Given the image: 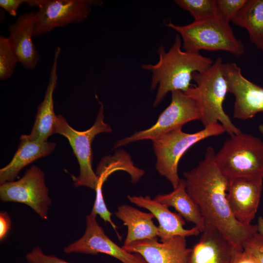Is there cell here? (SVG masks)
Returning a JSON list of instances; mask_svg holds the SVG:
<instances>
[{
	"label": "cell",
	"instance_id": "obj_28",
	"mask_svg": "<svg viewBox=\"0 0 263 263\" xmlns=\"http://www.w3.org/2000/svg\"><path fill=\"white\" fill-rule=\"evenodd\" d=\"M28 263H71L54 255H46L39 247H34L26 256Z\"/></svg>",
	"mask_w": 263,
	"mask_h": 263
},
{
	"label": "cell",
	"instance_id": "obj_9",
	"mask_svg": "<svg viewBox=\"0 0 263 263\" xmlns=\"http://www.w3.org/2000/svg\"><path fill=\"white\" fill-rule=\"evenodd\" d=\"M200 119L199 111L194 101L184 92H172L169 105L161 113L157 122L153 126L118 140L113 149L134 141L143 140L152 141L171 131L182 128L184 125L190 121Z\"/></svg>",
	"mask_w": 263,
	"mask_h": 263
},
{
	"label": "cell",
	"instance_id": "obj_25",
	"mask_svg": "<svg viewBox=\"0 0 263 263\" xmlns=\"http://www.w3.org/2000/svg\"><path fill=\"white\" fill-rule=\"evenodd\" d=\"M18 60L7 37H0V79L5 80L12 75Z\"/></svg>",
	"mask_w": 263,
	"mask_h": 263
},
{
	"label": "cell",
	"instance_id": "obj_13",
	"mask_svg": "<svg viewBox=\"0 0 263 263\" xmlns=\"http://www.w3.org/2000/svg\"><path fill=\"white\" fill-rule=\"evenodd\" d=\"M228 92L235 97L233 116L246 120L263 112V88L246 79L241 69L234 67L225 74Z\"/></svg>",
	"mask_w": 263,
	"mask_h": 263
},
{
	"label": "cell",
	"instance_id": "obj_19",
	"mask_svg": "<svg viewBox=\"0 0 263 263\" xmlns=\"http://www.w3.org/2000/svg\"><path fill=\"white\" fill-rule=\"evenodd\" d=\"M19 148L10 163L0 169V183L12 182L20 171L33 161L49 155L56 148L54 142L32 141L26 135L20 137Z\"/></svg>",
	"mask_w": 263,
	"mask_h": 263
},
{
	"label": "cell",
	"instance_id": "obj_4",
	"mask_svg": "<svg viewBox=\"0 0 263 263\" xmlns=\"http://www.w3.org/2000/svg\"><path fill=\"white\" fill-rule=\"evenodd\" d=\"M166 25L178 33L185 51L199 53L201 50L224 51L236 56L244 53V46L235 36L229 22L217 15L185 25L171 22Z\"/></svg>",
	"mask_w": 263,
	"mask_h": 263
},
{
	"label": "cell",
	"instance_id": "obj_18",
	"mask_svg": "<svg viewBox=\"0 0 263 263\" xmlns=\"http://www.w3.org/2000/svg\"><path fill=\"white\" fill-rule=\"evenodd\" d=\"M60 52V48L56 47L44 99L38 107L31 132L29 134L26 135L28 138L32 141H47L48 137L55 133L57 115L54 110L53 93L58 80L57 68Z\"/></svg>",
	"mask_w": 263,
	"mask_h": 263
},
{
	"label": "cell",
	"instance_id": "obj_23",
	"mask_svg": "<svg viewBox=\"0 0 263 263\" xmlns=\"http://www.w3.org/2000/svg\"><path fill=\"white\" fill-rule=\"evenodd\" d=\"M117 170L127 172L131 177V182H137L144 175V170L134 166L130 156L125 151L118 150L113 156L103 158L97 166L96 174L98 181L104 182L108 177Z\"/></svg>",
	"mask_w": 263,
	"mask_h": 263
},
{
	"label": "cell",
	"instance_id": "obj_20",
	"mask_svg": "<svg viewBox=\"0 0 263 263\" xmlns=\"http://www.w3.org/2000/svg\"><path fill=\"white\" fill-rule=\"evenodd\" d=\"M116 216L127 227V234L124 245L142 240L150 239L158 237V227L153 223L154 215L128 205L117 207Z\"/></svg>",
	"mask_w": 263,
	"mask_h": 263
},
{
	"label": "cell",
	"instance_id": "obj_32",
	"mask_svg": "<svg viewBox=\"0 0 263 263\" xmlns=\"http://www.w3.org/2000/svg\"><path fill=\"white\" fill-rule=\"evenodd\" d=\"M258 232L263 236V218L260 217L257 224Z\"/></svg>",
	"mask_w": 263,
	"mask_h": 263
},
{
	"label": "cell",
	"instance_id": "obj_22",
	"mask_svg": "<svg viewBox=\"0 0 263 263\" xmlns=\"http://www.w3.org/2000/svg\"><path fill=\"white\" fill-rule=\"evenodd\" d=\"M231 21L247 30L251 42L263 54V0H246Z\"/></svg>",
	"mask_w": 263,
	"mask_h": 263
},
{
	"label": "cell",
	"instance_id": "obj_3",
	"mask_svg": "<svg viewBox=\"0 0 263 263\" xmlns=\"http://www.w3.org/2000/svg\"><path fill=\"white\" fill-rule=\"evenodd\" d=\"M223 63L222 59L218 57L206 71L194 73L193 79L196 86H191L184 93L196 104L204 127L220 123L225 132L232 135L241 131L234 125L223 109V102L228 93Z\"/></svg>",
	"mask_w": 263,
	"mask_h": 263
},
{
	"label": "cell",
	"instance_id": "obj_7",
	"mask_svg": "<svg viewBox=\"0 0 263 263\" xmlns=\"http://www.w3.org/2000/svg\"><path fill=\"white\" fill-rule=\"evenodd\" d=\"M100 107L94 125L88 130L78 131L74 129L61 115L56 116L55 133L65 137L68 140L79 166V174L72 179L75 187H86L95 190L98 178L92 167V145L94 137L102 132H112L111 126L104 122V106L95 96Z\"/></svg>",
	"mask_w": 263,
	"mask_h": 263
},
{
	"label": "cell",
	"instance_id": "obj_15",
	"mask_svg": "<svg viewBox=\"0 0 263 263\" xmlns=\"http://www.w3.org/2000/svg\"><path fill=\"white\" fill-rule=\"evenodd\" d=\"M187 263H231L237 251L214 226L206 224Z\"/></svg>",
	"mask_w": 263,
	"mask_h": 263
},
{
	"label": "cell",
	"instance_id": "obj_10",
	"mask_svg": "<svg viewBox=\"0 0 263 263\" xmlns=\"http://www.w3.org/2000/svg\"><path fill=\"white\" fill-rule=\"evenodd\" d=\"M0 198L4 202L26 204L42 219H47L52 203L45 185L44 173L36 166L27 169L19 180L0 184Z\"/></svg>",
	"mask_w": 263,
	"mask_h": 263
},
{
	"label": "cell",
	"instance_id": "obj_24",
	"mask_svg": "<svg viewBox=\"0 0 263 263\" xmlns=\"http://www.w3.org/2000/svg\"><path fill=\"white\" fill-rule=\"evenodd\" d=\"M174 2L182 9L188 11L194 21L217 16L216 0H175Z\"/></svg>",
	"mask_w": 263,
	"mask_h": 263
},
{
	"label": "cell",
	"instance_id": "obj_6",
	"mask_svg": "<svg viewBox=\"0 0 263 263\" xmlns=\"http://www.w3.org/2000/svg\"><path fill=\"white\" fill-rule=\"evenodd\" d=\"M225 132L222 125L217 123L193 133L184 132L182 128H177L154 139L156 170L171 184L173 188H176L181 180L178 173V164L184 153L199 141Z\"/></svg>",
	"mask_w": 263,
	"mask_h": 263
},
{
	"label": "cell",
	"instance_id": "obj_21",
	"mask_svg": "<svg viewBox=\"0 0 263 263\" xmlns=\"http://www.w3.org/2000/svg\"><path fill=\"white\" fill-rule=\"evenodd\" d=\"M154 199L173 207L186 222L193 223L201 232L204 230L205 222L198 206L187 193L184 179H181L178 186L171 192L158 194Z\"/></svg>",
	"mask_w": 263,
	"mask_h": 263
},
{
	"label": "cell",
	"instance_id": "obj_5",
	"mask_svg": "<svg viewBox=\"0 0 263 263\" xmlns=\"http://www.w3.org/2000/svg\"><path fill=\"white\" fill-rule=\"evenodd\" d=\"M215 160L221 172L228 179H263V141L242 132L230 135L216 153Z\"/></svg>",
	"mask_w": 263,
	"mask_h": 263
},
{
	"label": "cell",
	"instance_id": "obj_26",
	"mask_svg": "<svg viewBox=\"0 0 263 263\" xmlns=\"http://www.w3.org/2000/svg\"><path fill=\"white\" fill-rule=\"evenodd\" d=\"M246 0H216L217 15L230 22Z\"/></svg>",
	"mask_w": 263,
	"mask_h": 263
},
{
	"label": "cell",
	"instance_id": "obj_31",
	"mask_svg": "<svg viewBox=\"0 0 263 263\" xmlns=\"http://www.w3.org/2000/svg\"><path fill=\"white\" fill-rule=\"evenodd\" d=\"M231 263H257L255 257L248 251H237Z\"/></svg>",
	"mask_w": 263,
	"mask_h": 263
},
{
	"label": "cell",
	"instance_id": "obj_33",
	"mask_svg": "<svg viewBox=\"0 0 263 263\" xmlns=\"http://www.w3.org/2000/svg\"><path fill=\"white\" fill-rule=\"evenodd\" d=\"M259 130L261 133L263 135V124H260L259 125Z\"/></svg>",
	"mask_w": 263,
	"mask_h": 263
},
{
	"label": "cell",
	"instance_id": "obj_16",
	"mask_svg": "<svg viewBox=\"0 0 263 263\" xmlns=\"http://www.w3.org/2000/svg\"><path fill=\"white\" fill-rule=\"evenodd\" d=\"M35 13L20 15L8 27L7 38L11 48L18 62L26 69H34L39 60V56L33 43Z\"/></svg>",
	"mask_w": 263,
	"mask_h": 263
},
{
	"label": "cell",
	"instance_id": "obj_8",
	"mask_svg": "<svg viewBox=\"0 0 263 263\" xmlns=\"http://www.w3.org/2000/svg\"><path fill=\"white\" fill-rule=\"evenodd\" d=\"M103 3L101 0H29L30 6L38 9L35 13L33 36L80 23L88 18L93 7Z\"/></svg>",
	"mask_w": 263,
	"mask_h": 263
},
{
	"label": "cell",
	"instance_id": "obj_11",
	"mask_svg": "<svg viewBox=\"0 0 263 263\" xmlns=\"http://www.w3.org/2000/svg\"><path fill=\"white\" fill-rule=\"evenodd\" d=\"M96 216L92 211L87 216L84 235L64 248L65 254L96 255L103 253L116 258L122 263H147L138 254L130 253L111 240L97 223Z\"/></svg>",
	"mask_w": 263,
	"mask_h": 263
},
{
	"label": "cell",
	"instance_id": "obj_17",
	"mask_svg": "<svg viewBox=\"0 0 263 263\" xmlns=\"http://www.w3.org/2000/svg\"><path fill=\"white\" fill-rule=\"evenodd\" d=\"M128 199L132 203L149 210L158 220V237L160 238V241L175 236L185 238L190 236H196L201 232L195 226L191 229L184 228L186 222L181 216L171 212L167 205L151 199L148 195H128Z\"/></svg>",
	"mask_w": 263,
	"mask_h": 263
},
{
	"label": "cell",
	"instance_id": "obj_1",
	"mask_svg": "<svg viewBox=\"0 0 263 263\" xmlns=\"http://www.w3.org/2000/svg\"><path fill=\"white\" fill-rule=\"evenodd\" d=\"M214 149L208 147L203 160L183 173L186 190L198 206L206 224L216 228L239 251L258 232L256 225H244L233 215L227 199L229 179L218 168Z\"/></svg>",
	"mask_w": 263,
	"mask_h": 263
},
{
	"label": "cell",
	"instance_id": "obj_12",
	"mask_svg": "<svg viewBox=\"0 0 263 263\" xmlns=\"http://www.w3.org/2000/svg\"><path fill=\"white\" fill-rule=\"evenodd\" d=\"M263 188V179L239 177L229 179L227 199L234 218L249 225L257 212Z\"/></svg>",
	"mask_w": 263,
	"mask_h": 263
},
{
	"label": "cell",
	"instance_id": "obj_27",
	"mask_svg": "<svg viewBox=\"0 0 263 263\" xmlns=\"http://www.w3.org/2000/svg\"><path fill=\"white\" fill-rule=\"evenodd\" d=\"M243 249L250 252L257 263H263V236L258 232L247 240Z\"/></svg>",
	"mask_w": 263,
	"mask_h": 263
},
{
	"label": "cell",
	"instance_id": "obj_14",
	"mask_svg": "<svg viewBox=\"0 0 263 263\" xmlns=\"http://www.w3.org/2000/svg\"><path fill=\"white\" fill-rule=\"evenodd\" d=\"M122 247L138 254L147 263H187L191 249L187 247L185 237L180 236L160 242L157 237L139 240Z\"/></svg>",
	"mask_w": 263,
	"mask_h": 263
},
{
	"label": "cell",
	"instance_id": "obj_30",
	"mask_svg": "<svg viewBox=\"0 0 263 263\" xmlns=\"http://www.w3.org/2000/svg\"><path fill=\"white\" fill-rule=\"evenodd\" d=\"M11 226V219L6 211L0 212V240L3 241L6 237Z\"/></svg>",
	"mask_w": 263,
	"mask_h": 263
},
{
	"label": "cell",
	"instance_id": "obj_2",
	"mask_svg": "<svg viewBox=\"0 0 263 263\" xmlns=\"http://www.w3.org/2000/svg\"><path fill=\"white\" fill-rule=\"evenodd\" d=\"M182 39L175 37L173 45L168 51L161 45L157 49L159 59L155 64H144L141 68L151 72L150 89L157 90L153 106L158 105L169 92L187 91L191 86L193 74L207 70L214 61L200 53L183 51Z\"/></svg>",
	"mask_w": 263,
	"mask_h": 263
},
{
	"label": "cell",
	"instance_id": "obj_29",
	"mask_svg": "<svg viewBox=\"0 0 263 263\" xmlns=\"http://www.w3.org/2000/svg\"><path fill=\"white\" fill-rule=\"evenodd\" d=\"M28 2L29 0H0V6L10 15L16 17L20 6Z\"/></svg>",
	"mask_w": 263,
	"mask_h": 263
}]
</instances>
